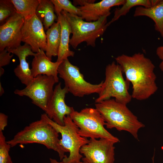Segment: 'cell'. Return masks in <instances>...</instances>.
Wrapping results in <instances>:
<instances>
[{"label":"cell","mask_w":163,"mask_h":163,"mask_svg":"<svg viewBox=\"0 0 163 163\" xmlns=\"http://www.w3.org/2000/svg\"><path fill=\"white\" fill-rule=\"evenodd\" d=\"M116 143L107 139L90 138L80 150L81 154L84 156L82 161L88 163H114Z\"/></svg>","instance_id":"30bf717a"},{"label":"cell","mask_w":163,"mask_h":163,"mask_svg":"<svg viewBox=\"0 0 163 163\" xmlns=\"http://www.w3.org/2000/svg\"><path fill=\"white\" fill-rule=\"evenodd\" d=\"M126 0H102L97 3H87L77 7L80 10L81 17L88 22L95 21L110 14L111 7L123 5Z\"/></svg>","instance_id":"5bb4252c"},{"label":"cell","mask_w":163,"mask_h":163,"mask_svg":"<svg viewBox=\"0 0 163 163\" xmlns=\"http://www.w3.org/2000/svg\"><path fill=\"white\" fill-rule=\"evenodd\" d=\"M8 52L14 54L18 57L19 64L14 70L16 76L21 82L26 86L28 85L33 80L31 69L29 64L26 61V58L29 56H34L35 53H34L28 45L24 43L17 48L12 49H6Z\"/></svg>","instance_id":"9a60e30c"},{"label":"cell","mask_w":163,"mask_h":163,"mask_svg":"<svg viewBox=\"0 0 163 163\" xmlns=\"http://www.w3.org/2000/svg\"><path fill=\"white\" fill-rule=\"evenodd\" d=\"M95 1V0H74L73 1V4L75 6H82L87 3H94Z\"/></svg>","instance_id":"f1b7e54d"},{"label":"cell","mask_w":163,"mask_h":163,"mask_svg":"<svg viewBox=\"0 0 163 163\" xmlns=\"http://www.w3.org/2000/svg\"><path fill=\"white\" fill-rule=\"evenodd\" d=\"M4 93V88L2 87L1 82H0V96H2Z\"/></svg>","instance_id":"4dcf8cb0"},{"label":"cell","mask_w":163,"mask_h":163,"mask_svg":"<svg viewBox=\"0 0 163 163\" xmlns=\"http://www.w3.org/2000/svg\"><path fill=\"white\" fill-rule=\"evenodd\" d=\"M61 26L57 20L46 31V54L52 60L53 56H57L60 44Z\"/></svg>","instance_id":"d6986e66"},{"label":"cell","mask_w":163,"mask_h":163,"mask_svg":"<svg viewBox=\"0 0 163 163\" xmlns=\"http://www.w3.org/2000/svg\"><path fill=\"white\" fill-rule=\"evenodd\" d=\"M59 133L42 119L33 122L17 133L12 139L7 141L11 147L18 144L37 143L57 152L60 160L67 157V152L60 145Z\"/></svg>","instance_id":"7a4b0ae2"},{"label":"cell","mask_w":163,"mask_h":163,"mask_svg":"<svg viewBox=\"0 0 163 163\" xmlns=\"http://www.w3.org/2000/svg\"><path fill=\"white\" fill-rule=\"evenodd\" d=\"M57 83L52 76L40 75L22 90L16 89L14 93L30 98L32 103L46 112L47 106L52 96L54 84Z\"/></svg>","instance_id":"9c48e42d"},{"label":"cell","mask_w":163,"mask_h":163,"mask_svg":"<svg viewBox=\"0 0 163 163\" xmlns=\"http://www.w3.org/2000/svg\"><path fill=\"white\" fill-rule=\"evenodd\" d=\"M16 12V9L11 0H0V22L1 25L5 23L9 18Z\"/></svg>","instance_id":"cb8c5ba5"},{"label":"cell","mask_w":163,"mask_h":163,"mask_svg":"<svg viewBox=\"0 0 163 163\" xmlns=\"http://www.w3.org/2000/svg\"><path fill=\"white\" fill-rule=\"evenodd\" d=\"M61 26L60 44L57 61L62 62L70 56L73 57L75 53L70 50V36L72 31L71 27L66 17L62 14L57 17Z\"/></svg>","instance_id":"e0dca14e"},{"label":"cell","mask_w":163,"mask_h":163,"mask_svg":"<svg viewBox=\"0 0 163 163\" xmlns=\"http://www.w3.org/2000/svg\"><path fill=\"white\" fill-rule=\"evenodd\" d=\"M50 163H60L59 162L57 161L56 159L52 158L50 159ZM81 163H88L86 161H83L81 162Z\"/></svg>","instance_id":"f546056e"},{"label":"cell","mask_w":163,"mask_h":163,"mask_svg":"<svg viewBox=\"0 0 163 163\" xmlns=\"http://www.w3.org/2000/svg\"><path fill=\"white\" fill-rule=\"evenodd\" d=\"M10 53L6 49L0 51V67H2L9 63L13 56V54L11 55Z\"/></svg>","instance_id":"484cf974"},{"label":"cell","mask_w":163,"mask_h":163,"mask_svg":"<svg viewBox=\"0 0 163 163\" xmlns=\"http://www.w3.org/2000/svg\"><path fill=\"white\" fill-rule=\"evenodd\" d=\"M39 4L36 10V15L47 30L57 19L55 13L54 5L51 0H39Z\"/></svg>","instance_id":"ffe728a7"},{"label":"cell","mask_w":163,"mask_h":163,"mask_svg":"<svg viewBox=\"0 0 163 163\" xmlns=\"http://www.w3.org/2000/svg\"><path fill=\"white\" fill-rule=\"evenodd\" d=\"M121 66L115 62L107 65L105 68V79L103 81L101 90L96 103L113 97L117 102L126 105L132 98L128 91L129 85L123 75Z\"/></svg>","instance_id":"8992f818"},{"label":"cell","mask_w":163,"mask_h":163,"mask_svg":"<svg viewBox=\"0 0 163 163\" xmlns=\"http://www.w3.org/2000/svg\"><path fill=\"white\" fill-rule=\"evenodd\" d=\"M69 92L67 87L65 86L62 88L61 83L57 84L54 89L45 112L50 119L61 126L64 124V117L69 115L75 110L72 107L68 106L65 102L66 95Z\"/></svg>","instance_id":"4fadbf2b"},{"label":"cell","mask_w":163,"mask_h":163,"mask_svg":"<svg viewBox=\"0 0 163 163\" xmlns=\"http://www.w3.org/2000/svg\"><path fill=\"white\" fill-rule=\"evenodd\" d=\"M17 13L23 16L25 20L30 19L35 15L39 4V0H11Z\"/></svg>","instance_id":"44dd1931"},{"label":"cell","mask_w":163,"mask_h":163,"mask_svg":"<svg viewBox=\"0 0 163 163\" xmlns=\"http://www.w3.org/2000/svg\"><path fill=\"white\" fill-rule=\"evenodd\" d=\"M34 56L31 69L32 76L35 78L40 75L52 76L58 82V69L62 61L52 62L47 57L44 51L41 50Z\"/></svg>","instance_id":"2e32d148"},{"label":"cell","mask_w":163,"mask_h":163,"mask_svg":"<svg viewBox=\"0 0 163 163\" xmlns=\"http://www.w3.org/2000/svg\"><path fill=\"white\" fill-rule=\"evenodd\" d=\"M61 13L66 17L71 27L72 36L70 44L74 49L83 42H86L87 46L94 47L96 39L103 34L108 27L107 18L109 15L102 17L95 21L88 22L65 11Z\"/></svg>","instance_id":"5b68a950"},{"label":"cell","mask_w":163,"mask_h":163,"mask_svg":"<svg viewBox=\"0 0 163 163\" xmlns=\"http://www.w3.org/2000/svg\"><path fill=\"white\" fill-rule=\"evenodd\" d=\"M11 147L6 141L2 131H0V163H13L9 154Z\"/></svg>","instance_id":"d4e9b609"},{"label":"cell","mask_w":163,"mask_h":163,"mask_svg":"<svg viewBox=\"0 0 163 163\" xmlns=\"http://www.w3.org/2000/svg\"><path fill=\"white\" fill-rule=\"evenodd\" d=\"M126 77L132 85V98L139 101L146 100L154 94L158 88L156 83L155 66L151 60L142 53L132 56L123 54L115 58Z\"/></svg>","instance_id":"6da1fadb"},{"label":"cell","mask_w":163,"mask_h":163,"mask_svg":"<svg viewBox=\"0 0 163 163\" xmlns=\"http://www.w3.org/2000/svg\"><path fill=\"white\" fill-rule=\"evenodd\" d=\"M95 107L104 120L107 128L126 131L139 141L138 131L145 126L126 105L118 102L113 98L96 103Z\"/></svg>","instance_id":"3957f363"},{"label":"cell","mask_w":163,"mask_h":163,"mask_svg":"<svg viewBox=\"0 0 163 163\" xmlns=\"http://www.w3.org/2000/svg\"><path fill=\"white\" fill-rule=\"evenodd\" d=\"M79 128L78 133L81 136L92 139H105L116 143L120 141L104 128L106 123L95 108H85L80 111H73L69 115Z\"/></svg>","instance_id":"52a82bcc"},{"label":"cell","mask_w":163,"mask_h":163,"mask_svg":"<svg viewBox=\"0 0 163 163\" xmlns=\"http://www.w3.org/2000/svg\"><path fill=\"white\" fill-rule=\"evenodd\" d=\"M4 72V70L2 67H0V76L3 75Z\"/></svg>","instance_id":"1f68e13d"},{"label":"cell","mask_w":163,"mask_h":163,"mask_svg":"<svg viewBox=\"0 0 163 163\" xmlns=\"http://www.w3.org/2000/svg\"><path fill=\"white\" fill-rule=\"evenodd\" d=\"M131 163V162H129V163Z\"/></svg>","instance_id":"836d02e7"},{"label":"cell","mask_w":163,"mask_h":163,"mask_svg":"<svg viewBox=\"0 0 163 163\" xmlns=\"http://www.w3.org/2000/svg\"><path fill=\"white\" fill-rule=\"evenodd\" d=\"M8 117L2 113H0V131L4 130L5 127L7 125Z\"/></svg>","instance_id":"4316f807"},{"label":"cell","mask_w":163,"mask_h":163,"mask_svg":"<svg viewBox=\"0 0 163 163\" xmlns=\"http://www.w3.org/2000/svg\"><path fill=\"white\" fill-rule=\"evenodd\" d=\"M42 22L36 15L25 20L21 30L22 41L29 45L34 53L46 51V37Z\"/></svg>","instance_id":"7c38bea8"},{"label":"cell","mask_w":163,"mask_h":163,"mask_svg":"<svg viewBox=\"0 0 163 163\" xmlns=\"http://www.w3.org/2000/svg\"><path fill=\"white\" fill-rule=\"evenodd\" d=\"M54 5V10L58 17L62 11H65L71 14L81 17L80 9L69 0H51Z\"/></svg>","instance_id":"603a6c76"},{"label":"cell","mask_w":163,"mask_h":163,"mask_svg":"<svg viewBox=\"0 0 163 163\" xmlns=\"http://www.w3.org/2000/svg\"><path fill=\"white\" fill-rule=\"evenodd\" d=\"M134 17L145 16L155 23V29L163 38V0H160L156 5L150 8L138 6L136 8Z\"/></svg>","instance_id":"ac0fdd59"},{"label":"cell","mask_w":163,"mask_h":163,"mask_svg":"<svg viewBox=\"0 0 163 163\" xmlns=\"http://www.w3.org/2000/svg\"><path fill=\"white\" fill-rule=\"evenodd\" d=\"M58 73L59 77L63 80L69 92L75 96L82 97L93 94H99L101 91L103 81L97 84L88 82L79 68L71 64L68 59L61 63Z\"/></svg>","instance_id":"ba28073f"},{"label":"cell","mask_w":163,"mask_h":163,"mask_svg":"<svg viewBox=\"0 0 163 163\" xmlns=\"http://www.w3.org/2000/svg\"><path fill=\"white\" fill-rule=\"evenodd\" d=\"M135 6H141L145 8L151 7L150 0H126L125 2L120 8H116L114 16L111 20L107 23L108 27L111 23L116 21L122 16L126 15L130 9Z\"/></svg>","instance_id":"7402d4cb"},{"label":"cell","mask_w":163,"mask_h":163,"mask_svg":"<svg viewBox=\"0 0 163 163\" xmlns=\"http://www.w3.org/2000/svg\"><path fill=\"white\" fill-rule=\"evenodd\" d=\"M154 156H155V154H154V155L152 158V163H154Z\"/></svg>","instance_id":"d6a6232c"},{"label":"cell","mask_w":163,"mask_h":163,"mask_svg":"<svg viewBox=\"0 0 163 163\" xmlns=\"http://www.w3.org/2000/svg\"><path fill=\"white\" fill-rule=\"evenodd\" d=\"M24 18L16 13L0 26V51L14 49L20 46Z\"/></svg>","instance_id":"8fae6325"},{"label":"cell","mask_w":163,"mask_h":163,"mask_svg":"<svg viewBox=\"0 0 163 163\" xmlns=\"http://www.w3.org/2000/svg\"><path fill=\"white\" fill-rule=\"evenodd\" d=\"M156 54L161 60L159 65V67L163 73V46L158 47L156 50Z\"/></svg>","instance_id":"83f0119b"},{"label":"cell","mask_w":163,"mask_h":163,"mask_svg":"<svg viewBox=\"0 0 163 163\" xmlns=\"http://www.w3.org/2000/svg\"><path fill=\"white\" fill-rule=\"evenodd\" d=\"M41 118L50 124L59 133L62 138L59 143L61 146L69 153L68 157L64 158L60 163H81L83 156L80 150L83 145L89 141L87 138L80 136L79 128L71 119L69 115L64 118V125L61 126L50 119L46 113L42 114Z\"/></svg>","instance_id":"277c9868"}]
</instances>
